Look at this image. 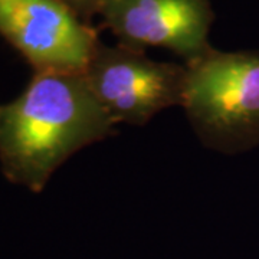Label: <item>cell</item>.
Listing matches in <instances>:
<instances>
[{
	"label": "cell",
	"mask_w": 259,
	"mask_h": 259,
	"mask_svg": "<svg viewBox=\"0 0 259 259\" xmlns=\"http://www.w3.org/2000/svg\"><path fill=\"white\" fill-rule=\"evenodd\" d=\"M115 122L83 74H33L13 101L0 105V168L33 193L76 151L105 140Z\"/></svg>",
	"instance_id": "1"
},
{
	"label": "cell",
	"mask_w": 259,
	"mask_h": 259,
	"mask_svg": "<svg viewBox=\"0 0 259 259\" xmlns=\"http://www.w3.org/2000/svg\"><path fill=\"white\" fill-rule=\"evenodd\" d=\"M186 65L182 107L206 147L238 153L259 144V52L212 48Z\"/></svg>",
	"instance_id": "2"
},
{
	"label": "cell",
	"mask_w": 259,
	"mask_h": 259,
	"mask_svg": "<svg viewBox=\"0 0 259 259\" xmlns=\"http://www.w3.org/2000/svg\"><path fill=\"white\" fill-rule=\"evenodd\" d=\"M83 75L115 124L144 125L160 111L183 104L187 69L153 61L141 49L100 40Z\"/></svg>",
	"instance_id": "3"
},
{
	"label": "cell",
	"mask_w": 259,
	"mask_h": 259,
	"mask_svg": "<svg viewBox=\"0 0 259 259\" xmlns=\"http://www.w3.org/2000/svg\"><path fill=\"white\" fill-rule=\"evenodd\" d=\"M0 37L33 74H83L100 44L98 30L58 0H0Z\"/></svg>",
	"instance_id": "4"
},
{
	"label": "cell",
	"mask_w": 259,
	"mask_h": 259,
	"mask_svg": "<svg viewBox=\"0 0 259 259\" xmlns=\"http://www.w3.org/2000/svg\"><path fill=\"white\" fill-rule=\"evenodd\" d=\"M100 19L118 44L141 51L168 49L186 64L212 49L210 0H104Z\"/></svg>",
	"instance_id": "5"
},
{
	"label": "cell",
	"mask_w": 259,
	"mask_h": 259,
	"mask_svg": "<svg viewBox=\"0 0 259 259\" xmlns=\"http://www.w3.org/2000/svg\"><path fill=\"white\" fill-rule=\"evenodd\" d=\"M65 5L69 10H72L78 18L85 23L93 25V19L100 16L104 0H58Z\"/></svg>",
	"instance_id": "6"
}]
</instances>
